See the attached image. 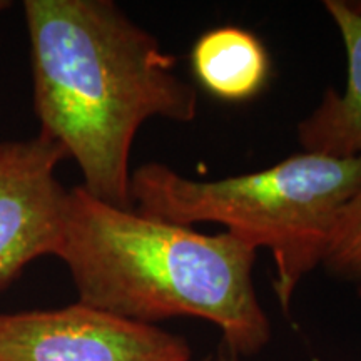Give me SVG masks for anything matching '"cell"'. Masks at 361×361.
Masks as SVG:
<instances>
[{"mask_svg": "<svg viewBox=\"0 0 361 361\" xmlns=\"http://www.w3.org/2000/svg\"><path fill=\"white\" fill-rule=\"evenodd\" d=\"M22 11L39 133L78 162L90 196L133 209L135 134L152 117L191 123L197 90L112 0H25Z\"/></svg>", "mask_w": 361, "mask_h": 361, "instance_id": "6da1fadb", "label": "cell"}, {"mask_svg": "<svg viewBox=\"0 0 361 361\" xmlns=\"http://www.w3.org/2000/svg\"><path fill=\"white\" fill-rule=\"evenodd\" d=\"M56 258L69 269L79 303L146 324L204 319L238 360L271 341L252 283L256 250L228 231L147 218L78 186L67 192Z\"/></svg>", "mask_w": 361, "mask_h": 361, "instance_id": "7a4b0ae2", "label": "cell"}, {"mask_svg": "<svg viewBox=\"0 0 361 361\" xmlns=\"http://www.w3.org/2000/svg\"><path fill=\"white\" fill-rule=\"evenodd\" d=\"M361 189V157L301 152L258 173L196 180L161 162L130 173L139 214L191 226L218 223L273 255L274 293L284 313L298 284L322 264L335 221Z\"/></svg>", "mask_w": 361, "mask_h": 361, "instance_id": "3957f363", "label": "cell"}, {"mask_svg": "<svg viewBox=\"0 0 361 361\" xmlns=\"http://www.w3.org/2000/svg\"><path fill=\"white\" fill-rule=\"evenodd\" d=\"M184 336L74 303L0 313V361H191Z\"/></svg>", "mask_w": 361, "mask_h": 361, "instance_id": "277c9868", "label": "cell"}, {"mask_svg": "<svg viewBox=\"0 0 361 361\" xmlns=\"http://www.w3.org/2000/svg\"><path fill=\"white\" fill-rule=\"evenodd\" d=\"M66 157L40 133L0 142V290L32 261L56 256L69 192L56 173Z\"/></svg>", "mask_w": 361, "mask_h": 361, "instance_id": "5b68a950", "label": "cell"}, {"mask_svg": "<svg viewBox=\"0 0 361 361\" xmlns=\"http://www.w3.org/2000/svg\"><path fill=\"white\" fill-rule=\"evenodd\" d=\"M324 8L340 30L348 59L343 92L326 89L319 106L298 124V141L305 152L331 157H361V17L346 0H326Z\"/></svg>", "mask_w": 361, "mask_h": 361, "instance_id": "8992f818", "label": "cell"}, {"mask_svg": "<svg viewBox=\"0 0 361 361\" xmlns=\"http://www.w3.org/2000/svg\"><path fill=\"white\" fill-rule=\"evenodd\" d=\"M191 66L202 87L226 102L256 97L269 78V56L263 42L239 27L202 34L191 51Z\"/></svg>", "mask_w": 361, "mask_h": 361, "instance_id": "52a82bcc", "label": "cell"}, {"mask_svg": "<svg viewBox=\"0 0 361 361\" xmlns=\"http://www.w3.org/2000/svg\"><path fill=\"white\" fill-rule=\"evenodd\" d=\"M322 264L338 278L361 283V189L338 214Z\"/></svg>", "mask_w": 361, "mask_h": 361, "instance_id": "ba28073f", "label": "cell"}, {"mask_svg": "<svg viewBox=\"0 0 361 361\" xmlns=\"http://www.w3.org/2000/svg\"><path fill=\"white\" fill-rule=\"evenodd\" d=\"M346 6L350 7L351 12H355L356 16L361 17V0H356V2H346Z\"/></svg>", "mask_w": 361, "mask_h": 361, "instance_id": "9c48e42d", "label": "cell"}, {"mask_svg": "<svg viewBox=\"0 0 361 361\" xmlns=\"http://www.w3.org/2000/svg\"><path fill=\"white\" fill-rule=\"evenodd\" d=\"M11 6H12L11 2H6V0H0V12L6 11V8H8Z\"/></svg>", "mask_w": 361, "mask_h": 361, "instance_id": "30bf717a", "label": "cell"}, {"mask_svg": "<svg viewBox=\"0 0 361 361\" xmlns=\"http://www.w3.org/2000/svg\"><path fill=\"white\" fill-rule=\"evenodd\" d=\"M221 361H241V360L234 358L231 355H226V356H221Z\"/></svg>", "mask_w": 361, "mask_h": 361, "instance_id": "8fae6325", "label": "cell"}, {"mask_svg": "<svg viewBox=\"0 0 361 361\" xmlns=\"http://www.w3.org/2000/svg\"><path fill=\"white\" fill-rule=\"evenodd\" d=\"M200 361H221V356H218V358H216V356H206V358H202Z\"/></svg>", "mask_w": 361, "mask_h": 361, "instance_id": "7c38bea8", "label": "cell"}]
</instances>
